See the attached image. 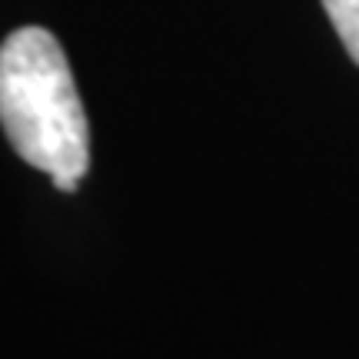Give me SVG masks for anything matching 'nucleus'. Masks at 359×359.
Returning <instances> with one entry per match:
<instances>
[{"label": "nucleus", "mask_w": 359, "mask_h": 359, "mask_svg": "<svg viewBox=\"0 0 359 359\" xmlns=\"http://www.w3.org/2000/svg\"><path fill=\"white\" fill-rule=\"evenodd\" d=\"M0 127L57 190L80 187L90 167L87 114L64 47L43 27H20L0 43Z\"/></svg>", "instance_id": "nucleus-1"}, {"label": "nucleus", "mask_w": 359, "mask_h": 359, "mask_svg": "<svg viewBox=\"0 0 359 359\" xmlns=\"http://www.w3.org/2000/svg\"><path fill=\"white\" fill-rule=\"evenodd\" d=\"M346 53L359 64V0H323Z\"/></svg>", "instance_id": "nucleus-2"}]
</instances>
